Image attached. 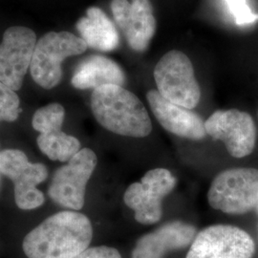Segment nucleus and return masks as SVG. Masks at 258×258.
Here are the masks:
<instances>
[{"label": "nucleus", "mask_w": 258, "mask_h": 258, "mask_svg": "<svg viewBox=\"0 0 258 258\" xmlns=\"http://www.w3.org/2000/svg\"><path fill=\"white\" fill-rule=\"evenodd\" d=\"M92 237V225L86 215L60 212L30 231L22 249L28 258H73L88 248Z\"/></svg>", "instance_id": "1"}, {"label": "nucleus", "mask_w": 258, "mask_h": 258, "mask_svg": "<svg viewBox=\"0 0 258 258\" xmlns=\"http://www.w3.org/2000/svg\"><path fill=\"white\" fill-rule=\"evenodd\" d=\"M91 109L97 121L120 136L147 137L152 123L138 97L119 85H103L93 90Z\"/></svg>", "instance_id": "2"}, {"label": "nucleus", "mask_w": 258, "mask_h": 258, "mask_svg": "<svg viewBox=\"0 0 258 258\" xmlns=\"http://www.w3.org/2000/svg\"><path fill=\"white\" fill-rule=\"evenodd\" d=\"M82 37L66 31L49 32L37 40L30 65V73L40 87L53 89L62 79L65 58L82 55L87 50Z\"/></svg>", "instance_id": "3"}, {"label": "nucleus", "mask_w": 258, "mask_h": 258, "mask_svg": "<svg viewBox=\"0 0 258 258\" xmlns=\"http://www.w3.org/2000/svg\"><path fill=\"white\" fill-rule=\"evenodd\" d=\"M158 92L166 100L187 109L197 106L201 89L196 81L194 65L187 55L172 50L164 55L154 68Z\"/></svg>", "instance_id": "4"}, {"label": "nucleus", "mask_w": 258, "mask_h": 258, "mask_svg": "<svg viewBox=\"0 0 258 258\" xmlns=\"http://www.w3.org/2000/svg\"><path fill=\"white\" fill-rule=\"evenodd\" d=\"M213 209L230 214H244L258 204V169L237 167L216 176L208 194Z\"/></svg>", "instance_id": "5"}, {"label": "nucleus", "mask_w": 258, "mask_h": 258, "mask_svg": "<svg viewBox=\"0 0 258 258\" xmlns=\"http://www.w3.org/2000/svg\"><path fill=\"white\" fill-rule=\"evenodd\" d=\"M0 173L13 181L15 201L20 210L31 211L44 204V194L37 187L48 176L43 164L31 163L19 149H5L0 151Z\"/></svg>", "instance_id": "6"}, {"label": "nucleus", "mask_w": 258, "mask_h": 258, "mask_svg": "<svg viewBox=\"0 0 258 258\" xmlns=\"http://www.w3.org/2000/svg\"><path fill=\"white\" fill-rule=\"evenodd\" d=\"M98 164V158L90 148L81 149L67 165L54 174L48 189L53 202L66 209L80 211L84 206L85 189Z\"/></svg>", "instance_id": "7"}, {"label": "nucleus", "mask_w": 258, "mask_h": 258, "mask_svg": "<svg viewBox=\"0 0 258 258\" xmlns=\"http://www.w3.org/2000/svg\"><path fill=\"white\" fill-rule=\"evenodd\" d=\"M176 179L166 168L148 171L141 183L130 184L123 201L135 212V219L141 224L151 225L161 219L162 201L174 188Z\"/></svg>", "instance_id": "8"}, {"label": "nucleus", "mask_w": 258, "mask_h": 258, "mask_svg": "<svg viewBox=\"0 0 258 258\" xmlns=\"http://www.w3.org/2000/svg\"><path fill=\"white\" fill-rule=\"evenodd\" d=\"M255 245L249 233L229 225L211 226L192 241L186 258H251Z\"/></svg>", "instance_id": "9"}, {"label": "nucleus", "mask_w": 258, "mask_h": 258, "mask_svg": "<svg viewBox=\"0 0 258 258\" xmlns=\"http://www.w3.org/2000/svg\"><path fill=\"white\" fill-rule=\"evenodd\" d=\"M37 42V35L30 28L14 26L4 32L0 43L1 83L15 91L21 88Z\"/></svg>", "instance_id": "10"}, {"label": "nucleus", "mask_w": 258, "mask_h": 258, "mask_svg": "<svg viewBox=\"0 0 258 258\" xmlns=\"http://www.w3.org/2000/svg\"><path fill=\"white\" fill-rule=\"evenodd\" d=\"M205 128L211 137L224 142L232 157L248 156L255 147L256 127L247 112L237 109L215 111L205 121Z\"/></svg>", "instance_id": "11"}, {"label": "nucleus", "mask_w": 258, "mask_h": 258, "mask_svg": "<svg viewBox=\"0 0 258 258\" xmlns=\"http://www.w3.org/2000/svg\"><path fill=\"white\" fill-rule=\"evenodd\" d=\"M111 11L117 26L135 52H145L156 32V19L150 0H112Z\"/></svg>", "instance_id": "12"}, {"label": "nucleus", "mask_w": 258, "mask_h": 258, "mask_svg": "<svg viewBox=\"0 0 258 258\" xmlns=\"http://www.w3.org/2000/svg\"><path fill=\"white\" fill-rule=\"evenodd\" d=\"M147 98L157 120L170 133L190 140H201L206 136L205 121L191 109L167 101L157 90H150Z\"/></svg>", "instance_id": "13"}, {"label": "nucleus", "mask_w": 258, "mask_h": 258, "mask_svg": "<svg viewBox=\"0 0 258 258\" xmlns=\"http://www.w3.org/2000/svg\"><path fill=\"white\" fill-rule=\"evenodd\" d=\"M196 236L194 226L172 222L138 240L132 258H164L166 252L187 247Z\"/></svg>", "instance_id": "14"}, {"label": "nucleus", "mask_w": 258, "mask_h": 258, "mask_svg": "<svg viewBox=\"0 0 258 258\" xmlns=\"http://www.w3.org/2000/svg\"><path fill=\"white\" fill-rule=\"evenodd\" d=\"M125 83L121 67L106 56L93 55L77 66L71 83L77 89H96L103 85H119Z\"/></svg>", "instance_id": "15"}, {"label": "nucleus", "mask_w": 258, "mask_h": 258, "mask_svg": "<svg viewBox=\"0 0 258 258\" xmlns=\"http://www.w3.org/2000/svg\"><path fill=\"white\" fill-rule=\"evenodd\" d=\"M76 28L86 45L101 52H110L120 44V36L106 14L100 8L90 7L86 16L77 21Z\"/></svg>", "instance_id": "16"}, {"label": "nucleus", "mask_w": 258, "mask_h": 258, "mask_svg": "<svg viewBox=\"0 0 258 258\" xmlns=\"http://www.w3.org/2000/svg\"><path fill=\"white\" fill-rule=\"evenodd\" d=\"M37 144L44 155L58 162L70 161L81 150L80 141L61 130L39 134Z\"/></svg>", "instance_id": "17"}, {"label": "nucleus", "mask_w": 258, "mask_h": 258, "mask_svg": "<svg viewBox=\"0 0 258 258\" xmlns=\"http://www.w3.org/2000/svg\"><path fill=\"white\" fill-rule=\"evenodd\" d=\"M65 118L63 106L53 102L37 109L32 119V125L40 134L61 130Z\"/></svg>", "instance_id": "18"}, {"label": "nucleus", "mask_w": 258, "mask_h": 258, "mask_svg": "<svg viewBox=\"0 0 258 258\" xmlns=\"http://www.w3.org/2000/svg\"><path fill=\"white\" fill-rule=\"evenodd\" d=\"M20 100L15 90L0 82V121L18 120L21 109Z\"/></svg>", "instance_id": "19"}, {"label": "nucleus", "mask_w": 258, "mask_h": 258, "mask_svg": "<svg viewBox=\"0 0 258 258\" xmlns=\"http://www.w3.org/2000/svg\"><path fill=\"white\" fill-rule=\"evenodd\" d=\"M228 6L235 23L239 26L249 25L258 20L255 14L249 6L248 0H224Z\"/></svg>", "instance_id": "20"}, {"label": "nucleus", "mask_w": 258, "mask_h": 258, "mask_svg": "<svg viewBox=\"0 0 258 258\" xmlns=\"http://www.w3.org/2000/svg\"><path fill=\"white\" fill-rule=\"evenodd\" d=\"M73 258H121L120 252L114 248L100 246L87 248Z\"/></svg>", "instance_id": "21"}, {"label": "nucleus", "mask_w": 258, "mask_h": 258, "mask_svg": "<svg viewBox=\"0 0 258 258\" xmlns=\"http://www.w3.org/2000/svg\"><path fill=\"white\" fill-rule=\"evenodd\" d=\"M255 210H256V212H257L258 214V204L256 205V207H255Z\"/></svg>", "instance_id": "22"}]
</instances>
